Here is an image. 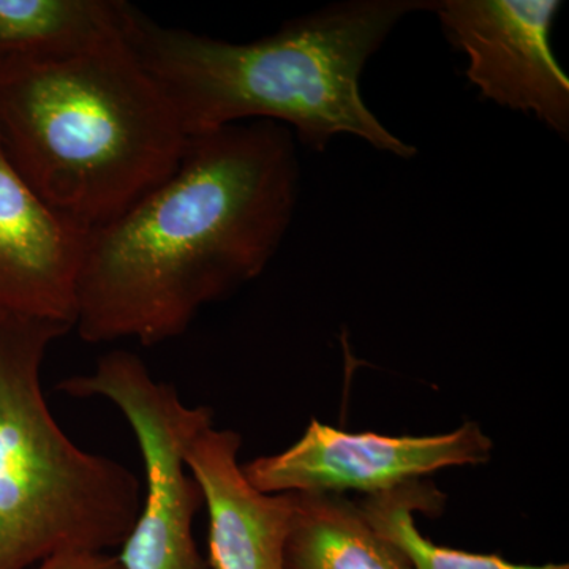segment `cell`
I'll return each instance as SVG.
<instances>
[{
  "label": "cell",
  "mask_w": 569,
  "mask_h": 569,
  "mask_svg": "<svg viewBox=\"0 0 569 569\" xmlns=\"http://www.w3.org/2000/svg\"><path fill=\"white\" fill-rule=\"evenodd\" d=\"M88 234L33 192L0 144V310L73 328Z\"/></svg>",
  "instance_id": "8"
},
{
  "label": "cell",
  "mask_w": 569,
  "mask_h": 569,
  "mask_svg": "<svg viewBox=\"0 0 569 569\" xmlns=\"http://www.w3.org/2000/svg\"><path fill=\"white\" fill-rule=\"evenodd\" d=\"M242 438L208 425L186 448V466L209 516V569H283L295 493L254 489L239 463Z\"/></svg>",
  "instance_id": "9"
},
{
  "label": "cell",
  "mask_w": 569,
  "mask_h": 569,
  "mask_svg": "<svg viewBox=\"0 0 569 569\" xmlns=\"http://www.w3.org/2000/svg\"><path fill=\"white\" fill-rule=\"evenodd\" d=\"M71 329L0 310V569L121 548L140 512L137 475L78 448L44 399V356Z\"/></svg>",
  "instance_id": "4"
},
{
  "label": "cell",
  "mask_w": 569,
  "mask_h": 569,
  "mask_svg": "<svg viewBox=\"0 0 569 569\" xmlns=\"http://www.w3.org/2000/svg\"><path fill=\"white\" fill-rule=\"evenodd\" d=\"M189 138L123 32L77 54L0 66L3 151L44 203L88 233L173 174Z\"/></svg>",
  "instance_id": "3"
},
{
  "label": "cell",
  "mask_w": 569,
  "mask_h": 569,
  "mask_svg": "<svg viewBox=\"0 0 569 569\" xmlns=\"http://www.w3.org/2000/svg\"><path fill=\"white\" fill-rule=\"evenodd\" d=\"M293 493L283 569H411L406 556L373 529L361 505L336 493Z\"/></svg>",
  "instance_id": "10"
},
{
  "label": "cell",
  "mask_w": 569,
  "mask_h": 569,
  "mask_svg": "<svg viewBox=\"0 0 569 569\" xmlns=\"http://www.w3.org/2000/svg\"><path fill=\"white\" fill-rule=\"evenodd\" d=\"M298 190L295 137L282 123L192 134L173 174L89 231L73 329L89 343L182 336L204 306L264 271Z\"/></svg>",
  "instance_id": "1"
},
{
  "label": "cell",
  "mask_w": 569,
  "mask_h": 569,
  "mask_svg": "<svg viewBox=\"0 0 569 569\" xmlns=\"http://www.w3.org/2000/svg\"><path fill=\"white\" fill-rule=\"evenodd\" d=\"M492 449V440L475 422L440 436L391 437L343 432L312 419L290 448L250 460L242 470L250 485L264 493L372 497L443 468L482 466Z\"/></svg>",
  "instance_id": "6"
},
{
  "label": "cell",
  "mask_w": 569,
  "mask_h": 569,
  "mask_svg": "<svg viewBox=\"0 0 569 569\" xmlns=\"http://www.w3.org/2000/svg\"><path fill=\"white\" fill-rule=\"evenodd\" d=\"M560 9L559 0H438L432 11L485 99L568 138L569 78L550 43Z\"/></svg>",
  "instance_id": "7"
},
{
  "label": "cell",
  "mask_w": 569,
  "mask_h": 569,
  "mask_svg": "<svg viewBox=\"0 0 569 569\" xmlns=\"http://www.w3.org/2000/svg\"><path fill=\"white\" fill-rule=\"evenodd\" d=\"M37 569H123L118 557L108 552H66L41 561Z\"/></svg>",
  "instance_id": "13"
},
{
  "label": "cell",
  "mask_w": 569,
  "mask_h": 569,
  "mask_svg": "<svg viewBox=\"0 0 569 569\" xmlns=\"http://www.w3.org/2000/svg\"><path fill=\"white\" fill-rule=\"evenodd\" d=\"M59 392L74 399H104L133 430L144 467L140 512L121 546L123 569H209L193 537L204 500L186 466V448L212 410L189 407L173 385L156 380L137 355L112 351L92 372L66 378Z\"/></svg>",
  "instance_id": "5"
},
{
  "label": "cell",
  "mask_w": 569,
  "mask_h": 569,
  "mask_svg": "<svg viewBox=\"0 0 569 569\" xmlns=\"http://www.w3.org/2000/svg\"><path fill=\"white\" fill-rule=\"evenodd\" d=\"M116 0H0V66L62 58L121 36Z\"/></svg>",
  "instance_id": "11"
},
{
  "label": "cell",
  "mask_w": 569,
  "mask_h": 569,
  "mask_svg": "<svg viewBox=\"0 0 569 569\" xmlns=\"http://www.w3.org/2000/svg\"><path fill=\"white\" fill-rule=\"evenodd\" d=\"M427 0H350L284 22L250 43L164 28L123 3L126 40L168 93L187 133L272 121L323 152L353 134L381 152L413 159L417 148L389 132L361 93L366 63L407 14Z\"/></svg>",
  "instance_id": "2"
},
{
  "label": "cell",
  "mask_w": 569,
  "mask_h": 569,
  "mask_svg": "<svg viewBox=\"0 0 569 569\" xmlns=\"http://www.w3.org/2000/svg\"><path fill=\"white\" fill-rule=\"evenodd\" d=\"M445 497L421 479L389 492L366 497L361 508L373 529L406 556L411 569H569L563 563L519 565L497 553L443 548L422 537L415 515H438Z\"/></svg>",
  "instance_id": "12"
}]
</instances>
